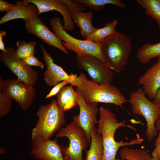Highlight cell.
<instances>
[{
    "instance_id": "obj_1",
    "label": "cell",
    "mask_w": 160,
    "mask_h": 160,
    "mask_svg": "<svg viewBox=\"0 0 160 160\" xmlns=\"http://www.w3.org/2000/svg\"><path fill=\"white\" fill-rule=\"evenodd\" d=\"M106 64L113 71L124 70L131 52L130 39L116 31L100 43Z\"/></svg>"
},
{
    "instance_id": "obj_2",
    "label": "cell",
    "mask_w": 160,
    "mask_h": 160,
    "mask_svg": "<svg viewBox=\"0 0 160 160\" xmlns=\"http://www.w3.org/2000/svg\"><path fill=\"white\" fill-rule=\"evenodd\" d=\"M64 112L55 99L50 104L41 106L36 113L38 117L37 123L31 131L32 140L50 139L64 125Z\"/></svg>"
},
{
    "instance_id": "obj_3",
    "label": "cell",
    "mask_w": 160,
    "mask_h": 160,
    "mask_svg": "<svg viewBox=\"0 0 160 160\" xmlns=\"http://www.w3.org/2000/svg\"><path fill=\"white\" fill-rule=\"evenodd\" d=\"M78 77L79 83L76 87L86 103H111L122 108L123 104L127 102L125 96L116 86L98 84L87 79L82 72Z\"/></svg>"
},
{
    "instance_id": "obj_4",
    "label": "cell",
    "mask_w": 160,
    "mask_h": 160,
    "mask_svg": "<svg viewBox=\"0 0 160 160\" xmlns=\"http://www.w3.org/2000/svg\"><path fill=\"white\" fill-rule=\"evenodd\" d=\"M50 23L54 33L60 40L63 41L62 43L66 49L74 52L77 56H92L106 64L100 43L80 40L71 36L63 29V22L59 17L52 18Z\"/></svg>"
},
{
    "instance_id": "obj_5",
    "label": "cell",
    "mask_w": 160,
    "mask_h": 160,
    "mask_svg": "<svg viewBox=\"0 0 160 160\" xmlns=\"http://www.w3.org/2000/svg\"><path fill=\"white\" fill-rule=\"evenodd\" d=\"M129 101L131 104L132 113L145 118L147 124L146 138L149 141L152 140L158 134L156 123L160 117V105L148 99L141 88L130 94Z\"/></svg>"
},
{
    "instance_id": "obj_6",
    "label": "cell",
    "mask_w": 160,
    "mask_h": 160,
    "mask_svg": "<svg viewBox=\"0 0 160 160\" xmlns=\"http://www.w3.org/2000/svg\"><path fill=\"white\" fill-rule=\"evenodd\" d=\"M55 137H65L69 141L68 145L62 146L64 160H83L82 152L87 149L89 142L82 129L72 121L61 128Z\"/></svg>"
},
{
    "instance_id": "obj_7",
    "label": "cell",
    "mask_w": 160,
    "mask_h": 160,
    "mask_svg": "<svg viewBox=\"0 0 160 160\" xmlns=\"http://www.w3.org/2000/svg\"><path fill=\"white\" fill-rule=\"evenodd\" d=\"M0 91L5 96L15 101L23 110H27L31 106L36 94L33 86L17 78L2 80L1 76Z\"/></svg>"
},
{
    "instance_id": "obj_8",
    "label": "cell",
    "mask_w": 160,
    "mask_h": 160,
    "mask_svg": "<svg viewBox=\"0 0 160 160\" xmlns=\"http://www.w3.org/2000/svg\"><path fill=\"white\" fill-rule=\"evenodd\" d=\"M99 111L100 119L96 131L102 137L104 149L113 147L118 142L115 140L114 137L118 128L126 127L136 132L135 127L126 124L127 121L125 119L118 122L115 114L110 110L101 107Z\"/></svg>"
},
{
    "instance_id": "obj_9",
    "label": "cell",
    "mask_w": 160,
    "mask_h": 160,
    "mask_svg": "<svg viewBox=\"0 0 160 160\" xmlns=\"http://www.w3.org/2000/svg\"><path fill=\"white\" fill-rule=\"evenodd\" d=\"M6 49V52L0 53L1 62L17 76L19 80L33 86L38 80L37 72L17 57L14 48L8 47Z\"/></svg>"
},
{
    "instance_id": "obj_10",
    "label": "cell",
    "mask_w": 160,
    "mask_h": 160,
    "mask_svg": "<svg viewBox=\"0 0 160 160\" xmlns=\"http://www.w3.org/2000/svg\"><path fill=\"white\" fill-rule=\"evenodd\" d=\"M76 61L77 66L87 72L92 81L100 85L110 84L113 71L100 59L89 55L77 56Z\"/></svg>"
},
{
    "instance_id": "obj_11",
    "label": "cell",
    "mask_w": 160,
    "mask_h": 160,
    "mask_svg": "<svg viewBox=\"0 0 160 160\" xmlns=\"http://www.w3.org/2000/svg\"><path fill=\"white\" fill-rule=\"evenodd\" d=\"M76 91L79 113L78 115L73 117V122L84 130L90 142L91 131L98 121L97 118V115L99 110L97 103H86L77 87L76 88Z\"/></svg>"
},
{
    "instance_id": "obj_12",
    "label": "cell",
    "mask_w": 160,
    "mask_h": 160,
    "mask_svg": "<svg viewBox=\"0 0 160 160\" xmlns=\"http://www.w3.org/2000/svg\"><path fill=\"white\" fill-rule=\"evenodd\" d=\"M25 27L28 33L33 34L48 45L57 48L65 54L68 52L55 34L41 21L38 16H33L24 20Z\"/></svg>"
},
{
    "instance_id": "obj_13",
    "label": "cell",
    "mask_w": 160,
    "mask_h": 160,
    "mask_svg": "<svg viewBox=\"0 0 160 160\" xmlns=\"http://www.w3.org/2000/svg\"><path fill=\"white\" fill-rule=\"evenodd\" d=\"M62 146L56 139L32 140L30 153L38 160H64Z\"/></svg>"
},
{
    "instance_id": "obj_14",
    "label": "cell",
    "mask_w": 160,
    "mask_h": 160,
    "mask_svg": "<svg viewBox=\"0 0 160 160\" xmlns=\"http://www.w3.org/2000/svg\"><path fill=\"white\" fill-rule=\"evenodd\" d=\"M62 1L69 10L72 19L80 28L81 35L86 40L89 35L97 29L92 23V11L83 12L86 7L83 4L74 3L72 0Z\"/></svg>"
},
{
    "instance_id": "obj_15",
    "label": "cell",
    "mask_w": 160,
    "mask_h": 160,
    "mask_svg": "<svg viewBox=\"0 0 160 160\" xmlns=\"http://www.w3.org/2000/svg\"><path fill=\"white\" fill-rule=\"evenodd\" d=\"M41 47L47 68L44 73L45 83L49 86H54L58 83L66 81L71 84L78 76L71 73L68 75L60 66L55 64L51 55L45 49L42 44Z\"/></svg>"
},
{
    "instance_id": "obj_16",
    "label": "cell",
    "mask_w": 160,
    "mask_h": 160,
    "mask_svg": "<svg viewBox=\"0 0 160 160\" xmlns=\"http://www.w3.org/2000/svg\"><path fill=\"white\" fill-rule=\"evenodd\" d=\"M24 2L36 5L39 15L42 13L55 10L62 15L63 23V28L65 31H72L74 24L69 11L62 0H24Z\"/></svg>"
},
{
    "instance_id": "obj_17",
    "label": "cell",
    "mask_w": 160,
    "mask_h": 160,
    "mask_svg": "<svg viewBox=\"0 0 160 160\" xmlns=\"http://www.w3.org/2000/svg\"><path fill=\"white\" fill-rule=\"evenodd\" d=\"M157 57V62L140 77L138 81L150 99H153L160 89V55Z\"/></svg>"
},
{
    "instance_id": "obj_18",
    "label": "cell",
    "mask_w": 160,
    "mask_h": 160,
    "mask_svg": "<svg viewBox=\"0 0 160 160\" xmlns=\"http://www.w3.org/2000/svg\"><path fill=\"white\" fill-rule=\"evenodd\" d=\"M39 15L38 10L36 5L26 3L23 0L17 1L12 9L6 12L1 18L0 24L15 19H22L25 20L32 16Z\"/></svg>"
},
{
    "instance_id": "obj_19",
    "label": "cell",
    "mask_w": 160,
    "mask_h": 160,
    "mask_svg": "<svg viewBox=\"0 0 160 160\" xmlns=\"http://www.w3.org/2000/svg\"><path fill=\"white\" fill-rule=\"evenodd\" d=\"M56 97L58 106L64 112L78 105L76 91L71 85L63 87Z\"/></svg>"
},
{
    "instance_id": "obj_20",
    "label": "cell",
    "mask_w": 160,
    "mask_h": 160,
    "mask_svg": "<svg viewBox=\"0 0 160 160\" xmlns=\"http://www.w3.org/2000/svg\"><path fill=\"white\" fill-rule=\"evenodd\" d=\"M90 138V147L85 152V160H102L104 150L103 138L95 127L91 131Z\"/></svg>"
},
{
    "instance_id": "obj_21",
    "label": "cell",
    "mask_w": 160,
    "mask_h": 160,
    "mask_svg": "<svg viewBox=\"0 0 160 160\" xmlns=\"http://www.w3.org/2000/svg\"><path fill=\"white\" fill-rule=\"evenodd\" d=\"M160 55V42L152 44L146 43L138 50L137 57L139 62L145 64Z\"/></svg>"
},
{
    "instance_id": "obj_22",
    "label": "cell",
    "mask_w": 160,
    "mask_h": 160,
    "mask_svg": "<svg viewBox=\"0 0 160 160\" xmlns=\"http://www.w3.org/2000/svg\"><path fill=\"white\" fill-rule=\"evenodd\" d=\"M118 23V21L115 19L111 22H108L103 27L97 28L88 36L86 40L95 43H100L114 33Z\"/></svg>"
},
{
    "instance_id": "obj_23",
    "label": "cell",
    "mask_w": 160,
    "mask_h": 160,
    "mask_svg": "<svg viewBox=\"0 0 160 160\" xmlns=\"http://www.w3.org/2000/svg\"><path fill=\"white\" fill-rule=\"evenodd\" d=\"M72 1L77 4L83 5L91 11H97L102 10L108 4L116 5L123 8L125 4L119 0H73Z\"/></svg>"
},
{
    "instance_id": "obj_24",
    "label": "cell",
    "mask_w": 160,
    "mask_h": 160,
    "mask_svg": "<svg viewBox=\"0 0 160 160\" xmlns=\"http://www.w3.org/2000/svg\"><path fill=\"white\" fill-rule=\"evenodd\" d=\"M121 159L126 160H153L151 155L147 151L125 147L119 153Z\"/></svg>"
},
{
    "instance_id": "obj_25",
    "label": "cell",
    "mask_w": 160,
    "mask_h": 160,
    "mask_svg": "<svg viewBox=\"0 0 160 160\" xmlns=\"http://www.w3.org/2000/svg\"><path fill=\"white\" fill-rule=\"evenodd\" d=\"M145 9L146 14L155 20L160 29V1L159 0H137Z\"/></svg>"
},
{
    "instance_id": "obj_26",
    "label": "cell",
    "mask_w": 160,
    "mask_h": 160,
    "mask_svg": "<svg viewBox=\"0 0 160 160\" xmlns=\"http://www.w3.org/2000/svg\"><path fill=\"white\" fill-rule=\"evenodd\" d=\"M143 142V139L140 137L132 139L129 142L118 141L114 146L104 149L102 160H124L116 158L117 152L120 147L137 144H140Z\"/></svg>"
},
{
    "instance_id": "obj_27",
    "label": "cell",
    "mask_w": 160,
    "mask_h": 160,
    "mask_svg": "<svg viewBox=\"0 0 160 160\" xmlns=\"http://www.w3.org/2000/svg\"><path fill=\"white\" fill-rule=\"evenodd\" d=\"M35 41L26 43L24 41H19L16 43L17 49L15 50L17 57L22 60L29 56L34 55L36 52Z\"/></svg>"
},
{
    "instance_id": "obj_28",
    "label": "cell",
    "mask_w": 160,
    "mask_h": 160,
    "mask_svg": "<svg viewBox=\"0 0 160 160\" xmlns=\"http://www.w3.org/2000/svg\"><path fill=\"white\" fill-rule=\"evenodd\" d=\"M12 105L11 100L4 96L0 91V117H2L10 111Z\"/></svg>"
},
{
    "instance_id": "obj_29",
    "label": "cell",
    "mask_w": 160,
    "mask_h": 160,
    "mask_svg": "<svg viewBox=\"0 0 160 160\" xmlns=\"http://www.w3.org/2000/svg\"><path fill=\"white\" fill-rule=\"evenodd\" d=\"M23 61L28 65L38 66L43 69L44 67L43 64L34 55L27 57L23 59Z\"/></svg>"
},
{
    "instance_id": "obj_30",
    "label": "cell",
    "mask_w": 160,
    "mask_h": 160,
    "mask_svg": "<svg viewBox=\"0 0 160 160\" xmlns=\"http://www.w3.org/2000/svg\"><path fill=\"white\" fill-rule=\"evenodd\" d=\"M68 84H69V82L66 81H63L58 83L53 87L46 96V98H50L55 95H56L63 87Z\"/></svg>"
},
{
    "instance_id": "obj_31",
    "label": "cell",
    "mask_w": 160,
    "mask_h": 160,
    "mask_svg": "<svg viewBox=\"0 0 160 160\" xmlns=\"http://www.w3.org/2000/svg\"><path fill=\"white\" fill-rule=\"evenodd\" d=\"M155 148L151 153L153 160H160V131L156 139Z\"/></svg>"
},
{
    "instance_id": "obj_32",
    "label": "cell",
    "mask_w": 160,
    "mask_h": 160,
    "mask_svg": "<svg viewBox=\"0 0 160 160\" xmlns=\"http://www.w3.org/2000/svg\"><path fill=\"white\" fill-rule=\"evenodd\" d=\"M15 4L9 3L7 1L3 0H0V12H6L12 9Z\"/></svg>"
},
{
    "instance_id": "obj_33",
    "label": "cell",
    "mask_w": 160,
    "mask_h": 160,
    "mask_svg": "<svg viewBox=\"0 0 160 160\" xmlns=\"http://www.w3.org/2000/svg\"><path fill=\"white\" fill-rule=\"evenodd\" d=\"M6 32L2 30L0 31V49L3 52H7V49L5 48L4 41L3 40V37L6 35Z\"/></svg>"
},
{
    "instance_id": "obj_34",
    "label": "cell",
    "mask_w": 160,
    "mask_h": 160,
    "mask_svg": "<svg viewBox=\"0 0 160 160\" xmlns=\"http://www.w3.org/2000/svg\"><path fill=\"white\" fill-rule=\"evenodd\" d=\"M153 100L154 103L160 105V89L158 91Z\"/></svg>"
},
{
    "instance_id": "obj_35",
    "label": "cell",
    "mask_w": 160,
    "mask_h": 160,
    "mask_svg": "<svg viewBox=\"0 0 160 160\" xmlns=\"http://www.w3.org/2000/svg\"><path fill=\"white\" fill-rule=\"evenodd\" d=\"M156 126L158 131H160V117L156 121Z\"/></svg>"
},
{
    "instance_id": "obj_36",
    "label": "cell",
    "mask_w": 160,
    "mask_h": 160,
    "mask_svg": "<svg viewBox=\"0 0 160 160\" xmlns=\"http://www.w3.org/2000/svg\"><path fill=\"white\" fill-rule=\"evenodd\" d=\"M6 151V150L3 148L0 147V153L1 154H3L5 153Z\"/></svg>"
},
{
    "instance_id": "obj_37",
    "label": "cell",
    "mask_w": 160,
    "mask_h": 160,
    "mask_svg": "<svg viewBox=\"0 0 160 160\" xmlns=\"http://www.w3.org/2000/svg\"><path fill=\"white\" fill-rule=\"evenodd\" d=\"M159 1H160V0H159Z\"/></svg>"
}]
</instances>
